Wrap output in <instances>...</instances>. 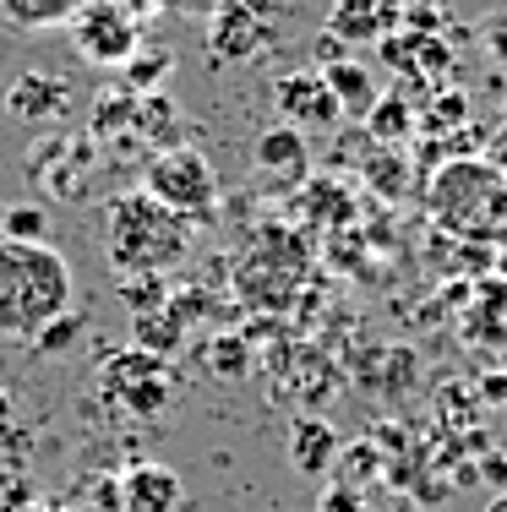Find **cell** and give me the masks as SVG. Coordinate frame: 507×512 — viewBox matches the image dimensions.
Returning a JSON list of instances; mask_svg holds the SVG:
<instances>
[{
    "instance_id": "1",
    "label": "cell",
    "mask_w": 507,
    "mask_h": 512,
    "mask_svg": "<svg viewBox=\"0 0 507 512\" xmlns=\"http://www.w3.org/2000/svg\"><path fill=\"white\" fill-rule=\"evenodd\" d=\"M71 295L77 273L50 240H0V338H39Z\"/></svg>"
},
{
    "instance_id": "2",
    "label": "cell",
    "mask_w": 507,
    "mask_h": 512,
    "mask_svg": "<svg viewBox=\"0 0 507 512\" xmlns=\"http://www.w3.org/2000/svg\"><path fill=\"white\" fill-rule=\"evenodd\" d=\"M104 256L126 278L137 273L164 278L169 267H180L191 256V224L159 207L148 191H120V197H110V213H104Z\"/></svg>"
},
{
    "instance_id": "3",
    "label": "cell",
    "mask_w": 507,
    "mask_h": 512,
    "mask_svg": "<svg viewBox=\"0 0 507 512\" xmlns=\"http://www.w3.org/2000/svg\"><path fill=\"white\" fill-rule=\"evenodd\" d=\"M426 213L458 240H497L507 229V175L491 158H453L431 175Z\"/></svg>"
},
{
    "instance_id": "4",
    "label": "cell",
    "mask_w": 507,
    "mask_h": 512,
    "mask_svg": "<svg viewBox=\"0 0 507 512\" xmlns=\"http://www.w3.org/2000/svg\"><path fill=\"white\" fill-rule=\"evenodd\" d=\"M148 191L159 207L169 213H180L191 224V218H213L219 213V175H213L208 153L186 148V142H175V148H159L148 158Z\"/></svg>"
},
{
    "instance_id": "5",
    "label": "cell",
    "mask_w": 507,
    "mask_h": 512,
    "mask_svg": "<svg viewBox=\"0 0 507 512\" xmlns=\"http://www.w3.org/2000/svg\"><path fill=\"white\" fill-rule=\"evenodd\" d=\"M71 28V44H77V55L88 60V66H104V71H120L131 55L142 50V28L137 17H126L120 6H110V0H82L77 17L66 22Z\"/></svg>"
},
{
    "instance_id": "6",
    "label": "cell",
    "mask_w": 507,
    "mask_h": 512,
    "mask_svg": "<svg viewBox=\"0 0 507 512\" xmlns=\"http://www.w3.org/2000/svg\"><path fill=\"white\" fill-rule=\"evenodd\" d=\"M99 382H104V393H110V404H120L126 414H137V420H153V414L169 404V360L142 355L137 344L104 360L99 365Z\"/></svg>"
},
{
    "instance_id": "7",
    "label": "cell",
    "mask_w": 507,
    "mask_h": 512,
    "mask_svg": "<svg viewBox=\"0 0 507 512\" xmlns=\"http://www.w3.org/2000/svg\"><path fill=\"white\" fill-rule=\"evenodd\" d=\"M273 39V22L262 17L251 0H219L208 17V55L219 60V66H246V60H257L268 50Z\"/></svg>"
},
{
    "instance_id": "8",
    "label": "cell",
    "mask_w": 507,
    "mask_h": 512,
    "mask_svg": "<svg viewBox=\"0 0 507 512\" xmlns=\"http://www.w3.org/2000/svg\"><path fill=\"white\" fill-rule=\"evenodd\" d=\"M273 99H279L284 126H295L300 137H306V131H333L338 120H344V109H338L333 88L322 82V71H289Z\"/></svg>"
},
{
    "instance_id": "9",
    "label": "cell",
    "mask_w": 507,
    "mask_h": 512,
    "mask_svg": "<svg viewBox=\"0 0 507 512\" xmlns=\"http://www.w3.org/2000/svg\"><path fill=\"white\" fill-rule=\"evenodd\" d=\"M180 502H186V485L169 463H137L120 480V507L126 512H175Z\"/></svg>"
},
{
    "instance_id": "10",
    "label": "cell",
    "mask_w": 507,
    "mask_h": 512,
    "mask_svg": "<svg viewBox=\"0 0 507 512\" xmlns=\"http://www.w3.org/2000/svg\"><path fill=\"white\" fill-rule=\"evenodd\" d=\"M71 109V88L60 77H44V71H22L6 88V115L11 120H55Z\"/></svg>"
},
{
    "instance_id": "11",
    "label": "cell",
    "mask_w": 507,
    "mask_h": 512,
    "mask_svg": "<svg viewBox=\"0 0 507 512\" xmlns=\"http://www.w3.org/2000/svg\"><path fill=\"white\" fill-rule=\"evenodd\" d=\"M338 431L322 414H295V425H289V458H295L300 474H311V480H328L333 458H338Z\"/></svg>"
},
{
    "instance_id": "12",
    "label": "cell",
    "mask_w": 507,
    "mask_h": 512,
    "mask_svg": "<svg viewBox=\"0 0 507 512\" xmlns=\"http://www.w3.org/2000/svg\"><path fill=\"white\" fill-rule=\"evenodd\" d=\"M306 164H311V148H306V137H300L295 126H268L257 137V169L262 175H273V180H289L295 186L300 175H306Z\"/></svg>"
},
{
    "instance_id": "13",
    "label": "cell",
    "mask_w": 507,
    "mask_h": 512,
    "mask_svg": "<svg viewBox=\"0 0 507 512\" xmlns=\"http://www.w3.org/2000/svg\"><path fill=\"white\" fill-rule=\"evenodd\" d=\"M328 33L344 50H355V44H377L382 33H388V22H382L377 0H333L328 6Z\"/></svg>"
},
{
    "instance_id": "14",
    "label": "cell",
    "mask_w": 507,
    "mask_h": 512,
    "mask_svg": "<svg viewBox=\"0 0 507 512\" xmlns=\"http://www.w3.org/2000/svg\"><path fill=\"white\" fill-rule=\"evenodd\" d=\"M322 82L333 88V99L344 115L366 120L371 104H377V82H371V71L360 66V60H333V66H322Z\"/></svg>"
},
{
    "instance_id": "15",
    "label": "cell",
    "mask_w": 507,
    "mask_h": 512,
    "mask_svg": "<svg viewBox=\"0 0 507 512\" xmlns=\"http://www.w3.org/2000/svg\"><path fill=\"white\" fill-rule=\"evenodd\" d=\"M82 0H0V22L11 33H55L77 17Z\"/></svg>"
},
{
    "instance_id": "16",
    "label": "cell",
    "mask_w": 507,
    "mask_h": 512,
    "mask_svg": "<svg viewBox=\"0 0 507 512\" xmlns=\"http://www.w3.org/2000/svg\"><path fill=\"white\" fill-rule=\"evenodd\" d=\"M180 338H186V322H180L175 311L131 316V344H137L142 355H153V360H169V355L180 349Z\"/></svg>"
},
{
    "instance_id": "17",
    "label": "cell",
    "mask_w": 507,
    "mask_h": 512,
    "mask_svg": "<svg viewBox=\"0 0 507 512\" xmlns=\"http://www.w3.org/2000/svg\"><path fill=\"white\" fill-rule=\"evenodd\" d=\"M131 115H137V99L126 88H104L93 99V115H88V142H104V137H131Z\"/></svg>"
},
{
    "instance_id": "18",
    "label": "cell",
    "mask_w": 507,
    "mask_h": 512,
    "mask_svg": "<svg viewBox=\"0 0 507 512\" xmlns=\"http://www.w3.org/2000/svg\"><path fill=\"white\" fill-rule=\"evenodd\" d=\"M169 66H175V55L169 50H137L126 60V66H120V88L131 93V99H148V93H159L164 88V77H169Z\"/></svg>"
},
{
    "instance_id": "19",
    "label": "cell",
    "mask_w": 507,
    "mask_h": 512,
    "mask_svg": "<svg viewBox=\"0 0 507 512\" xmlns=\"http://www.w3.org/2000/svg\"><path fill=\"white\" fill-rule=\"evenodd\" d=\"M366 126H371V137H377V142H388V148H393V142H404L409 131H415V109L398 99V93H388V99L371 104Z\"/></svg>"
},
{
    "instance_id": "20",
    "label": "cell",
    "mask_w": 507,
    "mask_h": 512,
    "mask_svg": "<svg viewBox=\"0 0 507 512\" xmlns=\"http://www.w3.org/2000/svg\"><path fill=\"white\" fill-rule=\"evenodd\" d=\"M175 131V104L164 99V93H148V99H137V115H131V137L153 142V148H164V137Z\"/></svg>"
},
{
    "instance_id": "21",
    "label": "cell",
    "mask_w": 507,
    "mask_h": 512,
    "mask_svg": "<svg viewBox=\"0 0 507 512\" xmlns=\"http://www.w3.org/2000/svg\"><path fill=\"white\" fill-rule=\"evenodd\" d=\"M377 469H382V453H377V447H371V442H349V447H338L328 480L349 485V491H360V485H366V474H377Z\"/></svg>"
},
{
    "instance_id": "22",
    "label": "cell",
    "mask_w": 507,
    "mask_h": 512,
    "mask_svg": "<svg viewBox=\"0 0 507 512\" xmlns=\"http://www.w3.org/2000/svg\"><path fill=\"white\" fill-rule=\"evenodd\" d=\"M120 300L131 306V316H148V311H169V284L153 273H137L120 284Z\"/></svg>"
},
{
    "instance_id": "23",
    "label": "cell",
    "mask_w": 507,
    "mask_h": 512,
    "mask_svg": "<svg viewBox=\"0 0 507 512\" xmlns=\"http://www.w3.org/2000/svg\"><path fill=\"white\" fill-rule=\"evenodd\" d=\"M50 235V213L33 202L22 207H6V218H0V240H44Z\"/></svg>"
},
{
    "instance_id": "24",
    "label": "cell",
    "mask_w": 507,
    "mask_h": 512,
    "mask_svg": "<svg viewBox=\"0 0 507 512\" xmlns=\"http://www.w3.org/2000/svg\"><path fill=\"white\" fill-rule=\"evenodd\" d=\"M464 120H469V99L464 93H442V99L420 115V131H426V137H442V131L464 126Z\"/></svg>"
},
{
    "instance_id": "25",
    "label": "cell",
    "mask_w": 507,
    "mask_h": 512,
    "mask_svg": "<svg viewBox=\"0 0 507 512\" xmlns=\"http://www.w3.org/2000/svg\"><path fill=\"white\" fill-rule=\"evenodd\" d=\"M82 338V316L77 311H66V316H55L50 327H44L39 338H33V349H39V355H66L71 344H77Z\"/></svg>"
},
{
    "instance_id": "26",
    "label": "cell",
    "mask_w": 507,
    "mask_h": 512,
    "mask_svg": "<svg viewBox=\"0 0 507 512\" xmlns=\"http://www.w3.org/2000/svg\"><path fill=\"white\" fill-rule=\"evenodd\" d=\"M246 365H251V349L240 344L235 333L213 338V371H219V376H246Z\"/></svg>"
},
{
    "instance_id": "27",
    "label": "cell",
    "mask_w": 507,
    "mask_h": 512,
    "mask_svg": "<svg viewBox=\"0 0 507 512\" xmlns=\"http://www.w3.org/2000/svg\"><path fill=\"white\" fill-rule=\"evenodd\" d=\"M39 496H33V485L22 480V474H0V512H28Z\"/></svg>"
},
{
    "instance_id": "28",
    "label": "cell",
    "mask_w": 507,
    "mask_h": 512,
    "mask_svg": "<svg viewBox=\"0 0 507 512\" xmlns=\"http://www.w3.org/2000/svg\"><path fill=\"white\" fill-rule=\"evenodd\" d=\"M322 512H366V502H360V491H349V485L328 480V491H322Z\"/></svg>"
},
{
    "instance_id": "29",
    "label": "cell",
    "mask_w": 507,
    "mask_h": 512,
    "mask_svg": "<svg viewBox=\"0 0 507 512\" xmlns=\"http://www.w3.org/2000/svg\"><path fill=\"white\" fill-rule=\"evenodd\" d=\"M475 474H480V480H486V485H497V496H502V491H507V453H491V458L480 463Z\"/></svg>"
},
{
    "instance_id": "30",
    "label": "cell",
    "mask_w": 507,
    "mask_h": 512,
    "mask_svg": "<svg viewBox=\"0 0 507 512\" xmlns=\"http://www.w3.org/2000/svg\"><path fill=\"white\" fill-rule=\"evenodd\" d=\"M311 55H317V66H333V60H349V50L333 39V33H322V39H317V50H311Z\"/></svg>"
},
{
    "instance_id": "31",
    "label": "cell",
    "mask_w": 507,
    "mask_h": 512,
    "mask_svg": "<svg viewBox=\"0 0 507 512\" xmlns=\"http://www.w3.org/2000/svg\"><path fill=\"white\" fill-rule=\"evenodd\" d=\"M11 431H17V404L11 393H0V442H11Z\"/></svg>"
},
{
    "instance_id": "32",
    "label": "cell",
    "mask_w": 507,
    "mask_h": 512,
    "mask_svg": "<svg viewBox=\"0 0 507 512\" xmlns=\"http://www.w3.org/2000/svg\"><path fill=\"white\" fill-rule=\"evenodd\" d=\"M110 6H120V11H126V17H137V22H142V17H148V11H153V6H159V0H110Z\"/></svg>"
},
{
    "instance_id": "33",
    "label": "cell",
    "mask_w": 507,
    "mask_h": 512,
    "mask_svg": "<svg viewBox=\"0 0 507 512\" xmlns=\"http://www.w3.org/2000/svg\"><path fill=\"white\" fill-rule=\"evenodd\" d=\"M486 398H507V376H486Z\"/></svg>"
},
{
    "instance_id": "34",
    "label": "cell",
    "mask_w": 507,
    "mask_h": 512,
    "mask_svg": "<svg viewBox=\"0 0 507 512\" xmlns=\"http://www.w3.org/2000/svg\"><path fill=\"white\" fill-rule=\"evenodd\" d=\"M486 512H507V491H502V496H491V502H486Z\"/></svg>"
},
{
    "instance_id": "35",
    "label": "cell",
    "mask_w": 507,
    "mask_h": 512,
    "mask_svg": "<svg viewBox=\"0 0 507 512\" xmlns=\"http://www.w3.org/2000/svg\"><path fill=\"white\" fill-rule=\"evenodd\" d=\"M251 6H257L262 17H268V11H273V6H284V0H251Z\"/></svg>"
},
{
    "instance_id": "36",
    "label": "cell",
    "mask_w": 507,
    "mask_h": 512,
    "mask_svg": "<svg viewBox=\"0 0 507 512\" xmlns=\"http://www.w3.org/2000/svg\"><path fill=\"white\" fill-rule=\"evenodd\" d=\"M28 512H60V507H55V502H33Z\"/></svg>"
},
{
    "instance_id": "37",
    "label": "cell",
    "mask_w": 507,
    "mask_h": 512,
    "mask_svg": "<svg viewBox=\"0 0 507 512\" xmlns=\"http://www.w3.org/2000/svg\"><path fill=\"white\" fill-rule=\"evenodd\" d=\"M159 6H180V11H186V6H197V0H159Z\"/></svg>"
},
{
    "instance_id": "38",
    "label": "cell",
    "mask_w": 507,
    "mask_h": 512,
    "mask_svg": "<svg viewBox=\"0 0 507 512\" xmlns=\"http://www.w3.org/2000/svg\"><path fill=\"white\" fill-rule=\"evenodd\" d=\"M0 218H6V202H0Z\"/></svg>"
}]
</instances>
